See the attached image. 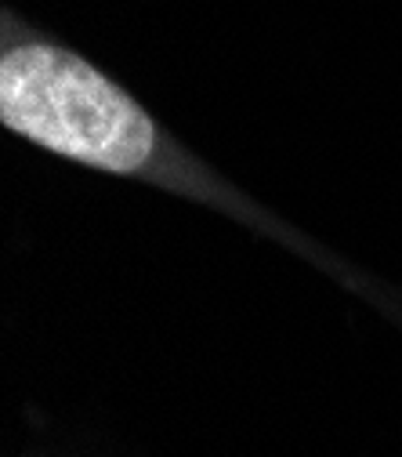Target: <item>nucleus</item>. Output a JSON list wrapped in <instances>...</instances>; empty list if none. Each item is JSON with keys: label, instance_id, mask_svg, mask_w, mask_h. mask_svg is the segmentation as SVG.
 <instances>
[{"label": "nucleus", "instance_id": "1", "mask_svg": "<svg viewBox=\"0 0 402 457\" xmlns=\"http://www.w3.org/2000/svg\"><path fill=\"white\" fill-rule=\"evenodd\" d=\"M0 120L22 138L91 167L127 175L152 153V120L84 59L22 44L0 62Z\"/></svg>", "mask_w": 402, "mask_h": 457}]
</instances>
